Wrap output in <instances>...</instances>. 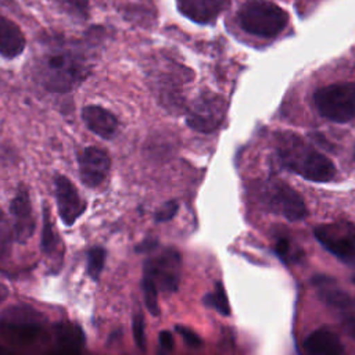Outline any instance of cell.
Here are the masks:
<instances>
[{
    "instance_id": "6da1fadb",
    "label": "cell",
    "mask_w": 355,
    "mask_h": 355,
    "mask_svg": "<svg viewBox=\"0 0 355 355\" xmlns=\"http://www.w3.org/2000/svg\"><path fill=\"white\" fill-rule=\"evenodd\" d=\"M92 64L76 42H50L35 64L37 82L51 93H68L90 73Z\"/></svg>"
},
{
    "instance_id": "7a4b0ae2",
    "label": "cell",
    "mask_w": 355,
    "mask_h": 355,
    "mask_svg": "<svg viewBox=\"0 0 355 355\" xmlns=\"http://www.w3.org/2000/svg\"><path fill=\"white\" fill-rule=\"evenodd\" d=\"M276 148L280 162L306 180L323 183L336 176L334 164L291 132L277 133Z\"/></svg>"
},
{
    "instance_id": "3957f363",
    "label": "cell",
    "mask_w": 355,
    "mask_h": 355,
    "mask_svg": "<svg viewBox=\"0 0 355 355\" xmlns=\"http://www.w3.org/2000/svg\"><path fill=\"white\" fill-rule=\"evenodd\" d=\"M240 26L254 36L275 37L283 32L288 15L277 4L266 0H247L239 10Z\"/></svg>"
},
{
    "instance_id": "277c9868",
    "label": "cell",
    "mask_w": 355,
    "mask_h": 355,
    "mask_svg": "<svg viewBox=\"0 0 355 355\" xmlns=\"http://www.w3.org/2000/svg\"><path fill=\"white\" fill-rule=\"evenodd\" d=\"M313 103L322 116L337 123L355 118V82H338L313 93Z\"/></svg>"
},
{
    "instance_id": "5b68a950",
    "label": "cell",
    "mask_w": 355,
    "mask_h": 355,
    "mask_svg": "<svg viewBox=\"0 0 355 355\" xmlns=\"http://www.w3.org/2000/svg\"><path fill=\"white\" fill-rule=\"evenodd\" d=\"M154 69L153 82L157 87L159 101L171 111H176L183 104V86L191 80L193 73L184 65L173 60L161 57Z\"/></svg>"
},
{
    "instance_id": "8992f818",
    "label": "cell",
    "mask_w": 355,
    "mask_h": 355,
    "mask_svg": "<svg viewBox=\"0 0 355 355\" xmlns=\"http://www.w3.org/2000/svg\"><path fill=\"white\" fill-rule=\"evenodd\" d=\"M259 198L265 208L288 220H300L306 215L302 197L283 180H268L259 189Z\"/></svg>"
},
{
    "instance_id": "52a82bcc",
    "label": "cell",
    "mask_w": 355,
    "mask_h": 355,
    "mask_svg": "<svg viewBox=\"0 0 355 355\" xmlns=\"http://www.w3.org/2000/svg\"><path fill=\"white\" fill-rule=\"evenodd\" d=\"M227 104L225 98L212 92L198 94L186 110L187 125L201 133L216 130L225 119Z\"/></svg>"
},
{
    "instance_id": "ba28073f",
    "label": "cell",
    "mask_w": 355,
    "mask_h": 355,
    "mask_svg": "<svg viewBox=\"0 0 355 355\" xmlns=\"http://www.w3.org/2000/svg\"><path fill=\"white\" fill-rule=\"evenodd\" d=\"M318 241L340 261L355 265V225L340 220L319 225L315 229Z\"/></svg>"
},
{
    "instance_id": "9c48e42d",
    "label": "cell",
    "mask_w": 355,
    "mask_h": 355,
    "mask_svg": "<svg viewBox=\"0 0 355 355\" xmlns=\"http://www.w3.org/2000/svg\"><path fill=\"white\" fill-rule=\"evenodd\" d=\"M78 164L82 182L89 187H97L104 182L110 172L111 158L105 150L89 146L80 151Z\"/></svg>"
},
{
    "instance_id": "30bf717a",
    "label": "cell",
    "mask_w": 355,
    "mask_h": 355,
    "mask_svg": "<svg viewBox=\"0 0 355 355\" xmlns=\"http://www.w3.org/2000/svg\"><path fill=\"white\" fill-rule=\"evenodd\" d=\"M10 212L12 216L14 239L18 243L28 241L35 232V216L29 191L24 184H19L17 193L10 204Z\"/></svg>"
},
{
    "instance_id": "8fae6325",
    "label": "cell",
    "mask_w": 355,
    "mask_h": 355,
    "mask_svg": "<svg viewBox=\"0 0 355 355\" xmlns=\"http://www.w3.org/2000/svg\"><path fill=\"white\" fill-rule=\"evenodd\" d=\"M55 186V200L58 215L64 225H73L78 218L85 212L86 204L80 198L75 184L65 176H57L54 180Z\"/></svg>"
},
{
    "instance_id": "7c38bea8",
    "label": "cell",
    "mask_w": 355,
    "mask_h": 355,
    "mask_svg": "<svg viewBox=\"0 0 355 355\" xmlns=\"http://www.w3.org/2000/svg\"><path fill=\"white\" fill-rule=\"evenodd\" d=\"M180 258L173 250L159 255L157 259H150L146 265V273L151 275L157 286L159 284L164 291H175L178 287V269Z\"/></svg>"
},
{
    "instance_id": "4fadbf2b",
    "label": "cell",
    "mask_w": 355,
    "mask_h": 355,
    "mask_svg": "<svg viewBox=\"0 0 355 355\" xmlns=\"http://www.w3.org/2000/svg\"><path fill=\"white\" fill-rule=\"evenodd\" d=\"M178 10L197 24H212L226 10L229 0H176Z\"/></svg>"
},
{
    "instance_id": "5bb4252c",
    "label": "cell",
    "mask_w": 355,
    "mask_h": 355,
    "mask_svg": "<svg viewBox=\"0 0 355 355\" xmlns=\"http://www.w3.org/2000/svg\"><path fill=\"white\" fill-rule=\"evenodd\" d=\"M308 355H352L341 338L331 330L318 329L304 343Z\"/></svg>"
},
{
    "instance_id": "9a60e30c",
    "label": "cell",
    "mask_w": 355,
    "mask_h": 355,
    "mask_svg": "<svg viewBox=\"0 0 355 355\" xmlns=\"http://www.w3.org/2000/svg\"><path fill=\"white\" fill-rule=\"evenodd\" d=\"M82 119L89 130L103 139L114 137L119 125L116 116L100 105H86L82 110Z\"/></svg>"
},
{
    "instance_id": "2e32d148",
    "label": "cell",
    "mask_w": 355,
    "mask_h": 355,
    "mask_svg": "<svg viewBox=\"0 0 355 355\" xmlns=\"http://www.w3.org/2000/svg\"><path fill=\"white\" fill-rule=\"evenodd\" d=\"M25 49V36L11 19L0 15V55L8 60L18 57Z\"/></svg>"
},
{
    "instance_id": "e0dca14e",
    "label": "cell",
    "mask_w": 355,
    "mask_h": 355,
    "mask_svg": "<svg viewBox=\"0 0 355 355\" xmlns=\"http://www.w3.org/2000/svg\"><path fill=\"white\" fill-rule=\"evenodd\" d=\"M40 247L44 254L51 255L58 247V236L54 229V223L51 219V214L47 205L43 207V222H42V237Z\"/></svg>"
},
{
    "instance_id": "ac0fdd59",
    "label": "cell",
    "mask_w": 355,
    "mask_h": 355,
    "mask_svg": "<svg viewBox=\"0 0 355 355\" xmlns=\"http://www.w3.org/2000/svg\"><path fill=\"white\" fill-rule=\"evenodd\" d=\"M204 304L223 316L230 315V305L222 283H216L215 288L204 297Z\"/></svg>"
},
{
    "instance_id": "d6986e66",
    "label": "cell",
    "mask_w": 355,
    "mask_h": 355,
    "mask_svg": "<svg viewBox=\"0 0 355 355\" xmlns=\"http://www.w3.org/2000/svg\"><path fill=\"white\" fill-rule=\"evenodd\" d=\"M141 288H143V297H144V304L148 309V312L154 316L159 315V305H158V288L157 283L153 279L151 275L144 273L143 280H141Z\"/></svg>"
},
{
    "instance_id": "ffe728a7",
    "label": "cell",
    "mask_w": 355,
    "mask_h": 355,
    "mask_svg": "<svg viewBox=\"0 0 355 355\" xmlns=\"http://www.w3.org/2000/svg\"><path fill=\"white\" fill-rule=\"evenodd\" d=\"M319 288H320V298L330 306L345 309L352 305V300L347 293L338 288H331L326 286H320Z\"/></svg>"
},
{
    "instance_id": "44dd1931",
    "label": "cell",
    "mask_w": 355,
    "mask_h": 355,
    "mask_svg": "<svg viewBox=\"0 0 355 355\" xmlns=\"http://www.w3.org/2000/svg\"><path fill=\"white\" fill-rule=\"evenodd\" d=\"M104 262H105V251L101 247H93L89 250L87 252V273L90 275L92 279L97 280L98 276L103 272L104 268Z\"/></svg>"
},
{
    "instance_id": "7402d4cb",
    "label": "cell",
    "mask_w": 355,
    "mask_h": 355,
    "mask_svg": "<svg viewBox=\"0 0 355 355\" xmlns=\"http://www.w3.org/2000/svg\"><path fill=\"white\" fill-rule=\"evenodd\" d=\"M71 17L85 19L89 15V0H53Z\"/></svg>"
},
{
    "instance_id": "603a6c76",
    "label": "cell",
    "mask_w": 355,
    "mask_h": 355,
    "mask_svg": "<svg viewBox=\"0 0 355 355\" xmlns=\"http://www.w3.org/2000/svg\"><path fill=\"white\" fill-rule=\"evenodd\" d=\"M14 239L12 225H10L3 209L0 208V258L8 255Z\"/></svg>"
},
{
    "instance_id": "cb8c5ba5",
    "label": "cell",
    "mask_w": 355,
    "mask_h": 355,
    "mask_svg": "<svg viewBox=\"0 0 355 355\" xmlns=\"http://www.w3.org/2000/svg\"><path fill=\"white\" fill-rule=\"evenodd\" d=\"M132 331L133 338L137 345V348L144 349L146 348V336H144V318L143 313L136 311L132 318Z\"/></svg>"
},
{
    "instance_id": "d4e9b609",
    "label": "cell",
    "mask_w": 355,
    "mask_h": 355,
    "mask_svg": "<svg viewBox=\"0 0 355 355\" xmlns=\"http://www.w3.org/2000/svg\"><path fill=\"white\" fill-rule=\"evenodd\" d=\"M275 250L276 254L286 262H291V261H297L298 259V252L297 250H294L293 243L286 239V237H280L276 244H275Z\"/></svg>"
},
{
    "instance_id": "484cf974",
    "label": "cell",
    "mask_w": 355,
    "mask_h": 355,
    "mask_svg": "<svg viewBox=\"0 0 355 355\" xmlns=\"http://www.w3.org/2000/svg\"><path fill=\"white\" fill-rule=\"evenodd\" d=\"M179 209V204L175 201V200H171V201H166L165 204H162L157 212H155V220L157 222H168L171 220L176 212Z\"/></svg>"
},
{
    "instance_id": "4316f807",
    "label": "cell",
    "mask_w": 355,
    "mask_h": 355,
    "mask_svg": "<svg viewBox=\"0 0 355 355\" xmlns=\"http://www.w3.org/2000/svg\"><path fill=\"white\" fill-rule=\"evenodd\" d=\"M175 330H176V333H179V336L184 340V343L187 345H190V347H200L201 345L202 341H201L200 336L196 331H193L191 329H189L186 326H182V324H176Z\"/></svg>"
},
{
    "instance_id": "83f0119b",
    "label": "cell",
    "mask_w": 355,
    "mask_h": 355,
    "mask_svg": "<svg viewBox=\"0 0 355 355\" xmlns=\"http://www.w3.org/2000/svg\"><path fill=\"white\" fill-rule=\"evenodd\" d=\"M158 343H159V347L166 351V352H171L173 348H175V340H173V334L169 331V330H162L159 331L158 334Z\"/></svg>"
},
{
    "instance_id": "f1b7e54d",
    "label": "cell",
    "mask_w": 355,
    "mask_h": 355,
    "mask_svg": "<svg viewBox=\"0 0 355 355\" xmlns=\"http://www.w3.org/2000/svg\"><path fill=\"white\" fill-rule=\"evenodd\" d=\"M343 327L352 338H355V318H345L343 320Z\"/></svg>"
},
{
    "instance_id": "f546056e",
    "label": "cell",
    "mask_w": 355,
    "mask_h": 355,
    "mask_svg": "<svg viewBox=\"0 0 355 355\" xmlns=\"http://www.w3.org/2000/svg\"><path fill=\"white\" fill-rule=\"evenodd\" d=\"M155 245H157V241L150 239V240H146V241H143L141 244H139V245H137V248H136V251H139V252L150 251V250H153Z\"/></svg>"
},
{
    "instance_id": "4dcf8cb0",
    "label": "cell",
    "mask_w": 355,
    "mask_h": 355,
    "mask_svg": "<svg viewBox=\"0 0 355 355\" xmlns=\"http://www.w3.org/2000/svg\"><path fill=\"white\" fill-rule=\"evenodd\" d=\"M7 297H8V288H7V286H4V284L0 283V304H1L3 301H6Z\"/></svg>"
},
{
    "instance_id": "1f68e13d",
    "label": "cell",
    "mask_w": 355,
    "mask_h": 355,
    "mask_svg": "<svg viewBox=\"0 0 355 355\" xmlns=\"http://www.w3.org/2000/svg\"><path fill=\"white\" fill-rule=\"evenodd\" d=\"M354 159H355V147H354Z\"/></svg>"
},
{
    "instance_id": "d6a6232c",
    "label": "cell",
    "mask_w": 355,
    "mask_h": 355,
    "mask_svg": "<svg viewBox=\"0 0 355 355\" xmlns=\"http://www.w3.org/2000/svg\"><path fill=\"white\" fill-rule=\"evenodd\" d=\"M354 282H355V276H354Z\"/></svg>"
}]
</instances>
